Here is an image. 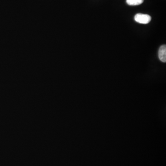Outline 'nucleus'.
<instances>
[{"mask_svg":"<svg viewBox=\"0 0 166 166\" xmlns=\"http://www.w3.org/2000/svg\"><path fill=\"white\" fill-rule=\"evenodd\" d=\"M135 21L138 23L143 24H147L151 21V17L148 14L138 13L134 17Z\"/></svg>","mask_w":166,"mask_h":166,"instance_id":"nucleus-1","label":"nucleus"},{"mask_svg":"<svg viewBox=\"0 0 166 166\" xmlns=\"http://www.w3.org/2000/svg\"><path fill=\"white\" fill-rule=\"evenodd\" d=\"M158 56L160 60L163 62H166V46L163 45L160 47L158 51Z\"/></svg>","mask_w":166,"mask_h":166,"instance_id":"nucleus-2","label":"nucleus"},{"mask_svg":"<svg viewBox=\"0 0 166 166\" xmlns=\"http://www.w3.org/2000/svg\"><path fill=\"white\" fill-rule=\"evenodd\" d=\"M144 0H126V3L130 6H137L143 3Z\"/></svg>","mask_w":166,"mask_h":166,"instance_id":"nucleus-3","label":"nucleus"}]
</instances>
